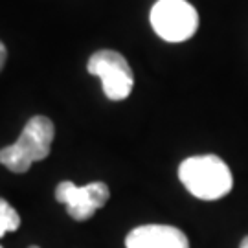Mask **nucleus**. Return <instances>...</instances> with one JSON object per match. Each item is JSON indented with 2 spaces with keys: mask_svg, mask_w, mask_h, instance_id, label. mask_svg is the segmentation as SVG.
Listing matches in <instances>:
<instances>
[{
  "mask_svg": "<svg viewBox=\"0 0 248 248\" xmlns=\"http://www.w3.org/2000/svg\"><path fill=\"white\" fill-rule=\"evenodd\" d=\"M178 178L191 195L202 201L222 199L233 187L230 168L215 155L186 158L178 168Z\"/></svg>",
  "mask_w": 248,
  "mask_h": 248,
  "instance_id": "1",
  "label": "nucleus"
},
{
  "mask_svg": "<svg viewBox=\"0 0 248 248\" xmlns=\"http://www.w3.org/2000/svg\"><path fill=\"white\" fill-rule=\"evenodd\" d=\"M55 136L53 122L46 116H33L22 129L17 142L0 149V164L13 173H26L33 162L50 155Z\"/></svg>",
  "mask_w": 248,
  "mask_h": 248,
  "instance_id": "2",
  "label": "nucleus"
},
{
  "mask_svg": "<svg viewBox=\"0 0 248 248\" xmlns=\"http://www.w3.org/2000/svg\"><path fill=\"white\" fill-rule=\"evenodd\" d=\"M151 26L168 43H182L195 35L199 13L186 0H158L151 9Z\"/></svg>",
  "mask_w": 248,
  "mask_h": 248,
  "instance_id": "3",
  "label": "nucleus"
},
{
  "mask_svg": "<svg viewBox=\"0 0 248 248\" xmlns=\"http://www.w3.org/2000/svg\"><path fill=\"white\" fill-rule=\"evenodd\" d=\"M89 74L101 79L103 92L112 101H122L129 98L134 85L133 70L129 62L120 52L114 50H99L92 53L87 64Z\"/></svg>",
  "mask_w": 248,
  "mask_h": 248,
  "instance_id": "4",
  "label": "nucleus"
},
{
  "mask_svg": "<svg viewBox=\"0 0 248 248\" xmlns=\"http://www.w3.org/2000/svg\"><path fill=\"white\" fill-rule=\"evenodd\" d=\"M110 197L105 182H90L87 186H76L70 180H62L55 187V199L66 206V212L74 221H87L99 208H103Z\"/></svg>",
  "mask_w": 248,
  "mask_h": 248,
  "instance_id": "5",
  "label": "nucleus"
},
{
  "mask_svg": "<svg viewBox=\"0 0 248 248\" xmlns=\"http://www.w3.org/2000/svg\"><path fill=\"white\" fill-rule=\"evenodd\" d=\"M127 248H189L186 233L169 224H143L129 232Z\"/></svg>",
  "mask_w": 248,
  "mask_h": 248,
  "instance_id": "6",
  "label": "nucleus"
},
{
  "mask_svg": "<svg viewBox=\"0 0 248 248\" xmlns=\"http://www.w3.org/2000/svg\"><path fill=\"white\" fill-rule=\"evenodd\" d=\"M20 226V217L17 210L4 199H0V237H4L8 232H15Z\"/></svg>",
  "mask_w": 248,
  "mask_h": 248,
  "instance_id": "7",
  "label": "nucleus"
},
{
  "mask_svg": "<svg viewBox=\"0 0 248 248\" xmlns=\"http://www.w3.org/2000/svg\"><path fill=\"white\" fill-rule=\"evenodd\" d=\"M6 59H8V52H6V46L2 45V41H0V70L4 68V64H6Z\"/></svg>",
  "mask_w": 248,
  "mask_h": 248,
  "instance_id": "8",
  "label": "nucleus"
},
{
  "mask_svg": "<svg viewBox=\"0 0 248 248\" xmlns=\"http://www.w3.org/2000/svg\"><path fill=\"white\" fill-rule=\"evenodd\" d=\"M239 248H248V235H247V237H245V239H243V241H241Z\"/></svg>",
  "mask_w": 248,
  "mask_h": 248,
  "instance_id": "9",
  "label": "nucleus"
},
{
  "mask_svg": "<svg viewBox=\"0 0 248 248\" xmlns=\"http://www.w3.org/2000/svg\"><path fill=\"white\" fill-rule=\"evenodd\" d=\"M30 248H41V247H30Z\"/></svg>",
  "mask_w": 248,
  "mask_h": 248,
  "instance_id": "10",
  "label": "nucleus"
},
{
  "mask_svg": "<svg viewBox=\"0 0 248 248\" xmlns=\"http://www.w3.org/2000/svg\"><path fill=\"white\" fill-rule=\"evenodd\" d=\"M0 248H2V247H0Z\"/></svg>",
  "mask_w": 248,
  "mask_h": 248,
  "instance_id": "11",
  "label": "nucleus"
}]
</instances>
